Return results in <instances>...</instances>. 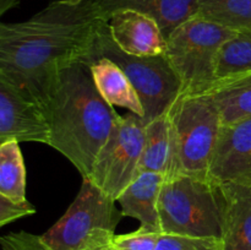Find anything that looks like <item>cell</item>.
Returning <instances> with one entry per match:
<instances>
[{"label": "cell", "instance_id": "obj_16", "mask_svg": "<svg viewBox=\"0 0 251 250\" xmlns=\"http://www.w3.org/2000/svg\"><path fill=\"white\" fill-rule=\"evenodd\" d=\"M91 73L98 92L110 105L126 108L132 114L144 118L145 109L139 93L114 61L104 56L93 58Z\"/></svg>", "mask_w": 251, "mask_h": 250}, {"label": "cell", "instance_id": "obj_2", "mask_svg": "<svg viewBox=\"0 0 251 250\" xmlns=\"http://www.w3.org/2000/svg\"><path fill=\"white\" fill-rule=\"evenodd\" d=\"M43 105L50 129L48 146L87 179L120 117L98 92L90 61L63 66L51 80Z\"/></svg>", "mask_w": 251, "mask_h": 250}, {"label": "cell", "instance_id": "obj_23", "mask_svg": "<svg viewBox=\"0 0 251 250\" xmlns=\"http://www.w3.org/2000/svg\"><path fill=\"white\" fill-rule=\"evenodd\" d=\"M2 250H54L43 240L42 235L26 230L11 232L0 238Z\"/></svg>", "mask_w": 251, "mask_h": 250}, {"label": "cell", "instance_id": "obj_26", "mask_svg": "<svg viewBox=\"0 0 251 250\" xmlns=\"http://www.w3.org/2000/svg\"><path fill=\"white\" fill-rule=\"evenodd\" d=\"M93 250H118V249L113 248L112 245H105V247H100V248H97V249H93Z\"/></svg>", "mask_w": 251, "mask_h": 250}, {"label": "cell", "instance_id": "obj_10", "mask_svg": "<svg viewBox=\"0 0 251 250\" xmlns=\"http://www.w3.org/2000/svg\"><path fill=\"white\" fill-rule=\"evenodd\" d=\"M208 176L251 186V117L222 125Z\"/></svg>", "mask_w": 251, "mask_h": 250}, {"label": "cell", "instance_id": "obj_22", "mask_svg": "<svg viewBox=\"0 0 251 250\" xmlns=\"http://www.w3.org/2000/svg\"><path fill=\"white\" fill-rule=\"evenodd\" d=\"M161 235L158 230L139 227L134 232L115 234L110 245L118 250H154Z\"/></svg>", "mask_w": 251, "mask_h": 250}, {"label": "cell", "instance_id": "obj_1", "mask_svg": "<svg viewBox=\"0 0 251 250\" xmlns=\"http://www.w3.org/2000/svg\"><path fill=\"white\" fill-rule=\"evenodd\" d=\"M97 0H54L22 22L0 24V74L42 103L55 74L91 60L104 22Z\"/></svg>", "mask_w": 251, "mask_h": 250}, {"label": "cell", "instance_id": "obj_9", "mask_svg": "<svg viewBox=\"0 0 251 250\" xmlns=\"http://www.w3.org/2000/svg\"><path fill=\"white\" fill-rule=\"evenodd\" d=\"M9 140L49 145L50 129L43 103L0 74V144Z\"/></svg>", "mask_w": 251, "mask_h": 250}, {"label": "cell", "instance_id": "obj_15", "mask_svg": "<svg viewBox=\"0 0 251 250\" xmlns=\"http://www.w3.org/2000/svg\"><path fill=\"white\" fill-rule=\"evenodd\" d=\"M103 19L108 21L118 10L130 9L150 15L158 22L166 38L198 14V0H97Z\"/></svg>", "mask_w": 251, "mask_h": 250}, {"label": "cell", "instance_id": "obj_3", "mask_svg": "<svg viewBox=\"0 0 251 250\" xmlns=\"http://www.w3.org/2000/svg\"><path fill=\"white\" fill-rule=\"evenodd\" d=\"M223 206L221 184L210 176L180 173L164 179L158 202L162 233L221 239Z\"/></svg>", "mask_w": 251, "mask_h": 250}, {"label": "cell", "instance_id": "obj_4", "mask_svg": "<svg viewBox=\"0 0 251 250\" xmlns=\"http://www.w3.org/2000/svg\"><path fill=\"white\" fill-rule=\"evenodd\" d=\"M237 32L202 17H190L167 38V56L183 83V93H210L217 82V58L223 44Z\"/></svg>", "mask_w": 251, "mask_h": 250}, {"label": "cell", "instance_id": "obj_7", "mask_svg": "<svg viewBox=\"0 0 251 250\" xmlns=\"http://www.w3.org/2000/svg\"><path fill=\"white\" fill-rule=\"evenodd\" d=\"M181 173L208 176L222 119L210 93H181L168 110Z\"/></svg>", "mask_w": 251, "mask_h": 250}, {"label": "cell", "instance_id": "obj_17", "mask_svg": "<svg viewBox=\"0 0 251 250\" xmlns=\"http://www.w3.org/2000/svg\"><path fill=\"white\" fill-rule=\"evenodd\" d=\"M222 124L251 117V73L221 80L211 90Z\"/></svg>", "mask_w": 251, "mask_h": 250}, {"label": "cell", "instance_id": "obj_14", "mask_svg": "<svg viewBox=\"0 0 251 250\" xmlns=\"http://www.w3.org/2000/svg\"><path fill=\"white\" fill-rule=\"evenodd\" d=\"M163 183L162 174L140 173L118 198L117 202L122 207L123 215L139 221L140 227L162 232L158 202Z\"/></svg>", "mask_w": 251, "mask_h": 250}, {"label": "cell", "instance_id": "obj_6", "mask_svg": "<svg viewBox=\"0 0 251 250\" xmlns=\"http://www.w3.org/2000/svg\"><path fill=\"white\" fill-rule=\"evenodd\" d=\"M104 56L114 61L137 91L145 109V124L168 113L183 93V83L164 54L154 56H135L118 47L110 36L108 21L98 29L91 60ZM91 63V61H90Z\"/></svg>", "mask_w": 251, "mask_h": 250}, {"label": "cell", "instance_id": "obj_25", "mask_svg": "<svg viewBox=\"0 0 251 250\" xmlns=\"http://www.w3.org/2000/svg\"><path fill=\"white\" fill-rule=\"evenodd\" d=\"M21 0H0V15H4L9 10L14 9L20 4Z\"/></svg>", "mask_w": 251, "mask_h": 250}, {"label": "cell", "instance_id": "obj_20", "mask_svg": "<svg viewBox=\"0 0 251 250\" xmlns=\"http://www.w3.org/2000/svg\"><path fill=\"white\" fill-rule=\"evenodd\" d=\"M251 73V31L237 32L221 48L217 58V81Z\"/></svg>", "mask_w": 251, "mask_h": 250}, {"label": "cell", "instance_id": "obj_8", "mask_svg": "<svg viewBox=\"0 0 251 250\" xmlns=\"http://www.w3.org/2000/svg\"><path fill=\"white\" fill-rule=\"evenodd\" d=\"M145 126L144 120L132 113L120 115L87 178L114 200L139 175Z\"/></svg>", "mask_w": 251, "mask_h": 250}, {"label": "cell", "instance_id": "obj_19", "mask_svg": "<svg viewBox=\"0 0 251 250\" xmlns=\"http://www.w3.org/2000/svg\"><path fill=\"white\" fill-rule=\"evenodd\" d=\"M0 195L26 200V168L16 140L0 144Z\"/></svg>", "mask_w": 251, "mask_h": 250}, {"label": "cell", "instance_id": "obj_12", "mask_svg": "<svg viewBox=\"0 0 251 250\" xmlns=\"http://www.w3.org/2000/svg\"><path fill=\"white\" fill-rule=\"evenodd\" d=\"M225 196L223 250H251V186L220 183Z\"/></svg>", "mask_w": 251, "mask_h": 250}, {"label": "cell", "instance_id": "obj_11", "mask_svg": "<svg viewBox=\"0 0 251 250\" xmlns=\"http://www.w3.org/2000/svg\"><path fill=\"white\" fill-rule=\"evenodd\" d=\"M108 27L113 41L126 54L154 56L166 53V36L150 15L136 10H118L108 19Z\"/></svg>", "mask_w": 251, "mask_h": 250}, {"label": "cell", "instance_id": "obj_13", "mask_svg": "<svg viewBox=\"0 0 251 250\" xmlns=\"http://www.w3.org/2000/svg\"><path fill=\"white\" fill-rule=\"evenodd\" d=\"M142 172L159 173L164 179L181 173L168 113L151 120L145 126V145L139 174Z\"/></svg>", "mask_w": 251, "mask_h": 250}, {"label": "cell", "instance_id": "obj_24", "mask_svg": "<svg viewBox=\"0 0 251 250\" xmlns=\"http://www.w3.org/2000/svg\"><path fill=\"white\" fill-rule=\"evenodd\" d=\"M36 213V208L28 200H12L0 195V225H9L19 218Z\"/></svg>", "mask_w": 251, "mask_h": 250}, {"label": "cell", "instance_id": "obj_5", "mask_svg": "<svg viewBox=\"0 0 251 250\" xmlns=\"http://www.w3.org/2000/svg\"><path fill=\"white\" fill-rule=\"evenodd\" d=\"M115 203L117 200L92 181L82 179L70 207L42 238L54 250H93L110 245L124 217Z\"/></svg>", "mask_w": 251, "mask_h": 250}, {"label": "cell", "instance_id": "obj_18", "mask_svg": "<svg viewBox=\"0 0 251 250\" xmlns=\"http://www.w3.org/2000/svg\"><path fill=\"white\" fill-rule=\"evenodd\" d=\"M196 15L235 32L251 31V0H198Z\"/></svg>", "mask_w": 251, "mask_h": 250}, {"label": "cell", "instance_id": "obj_21", "mask_svg": "<svg viewBox=\"0 0 251 250\" xmlns=\"http://www.w3.org/2000/svg\"><path fill=\"white\" fill-rule=\"evenodd\" d=\"M154 250H223L218 238L162 234Z\"/></svg>", "mask_w": 251, "mask_h": 250}]
</instances>
